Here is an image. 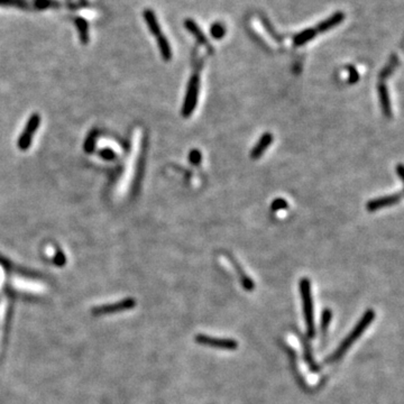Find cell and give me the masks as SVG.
<instances>
[{
	"instance_id": "277c9868",
	"label": "cell",
	"mask_w": 404,
	"mask_h": 404,
	"mask_svg": "<svg viewBox=\"0 0 404 404\" xmlns=\"http://www.w3.org/2000/svg\"><path fill=\"white\" fill-rule=\"evenodd\" d=\"M199 89H200V76L199 73H194L193 76L191 77L189 84H187L185 99L182 108V115L183 117H185V118L190 117L192 115V112L195 109L199 97Z\"/></svg>"
},
{
	"instance_id": "7402d4cb",
	"label": "cell",
	"mask_w": 404,
	"mask_h": 404,
	"mask_svg": "<svg viewBox=\"0 0 404 404\" xmlns=\"http://www.w3.org/2000/svg\"><path fill=\"white\" fill-rule=\"evenodd\" d=\"M289 207L288 202H286L284 199H276L273 201V204H272V210L273 211H279V210H283L286 209Z\"/></svg>"
},
{
	"instance_id": "5b68a950",
	"label": "cell",
	"mask_w": 404,
	"mask_h": 404,
	"mask_svg": "<svg viewBox=\"0 0 404 404\" xmlns=\"http://www.w3.org/2000/svg\"><path fill=\"white\" fill-rule=\"evenodd\" d=\"M195 341L199 345L214 347V348L219 349L234 350L238 347V342L235 339H230V338H216L207 335H198L195 336Z\"/></svg>"
},
{
	"instance_id": "8fae6325",
	"label": "cell",
	"mask_w": 404,
	"mask_h": 404,
	"mask_svg": "<svg viewBox=\"0 0 404 404\" xmlns=\"http://www.w3.org/2000/svg\"><path fill=\"white\" fill-rule=\"evenodd\" d=\"M184 26L187 31H189L192 35H194V37L198 40L199 43L204 44L205 46H209V41L205 36L204 32L201 31V28L196 25V23L192 20H186L184 22Z\"/></svg>"
},
{
	"instance_id": "ac0fdd59",
	"label": "cell",
	"mask_w": 404,
	"mask_h": 404,
	"mask_svg": "<svg viewBox=\"0 0 404 404\" xmlns=\"http://www.w3.org/2000/svg\"><path fill=\"white\" fill-rule=\"evenodd\" d=\"M210 33H211V35H213V37L214 39H222V37L226 34V30H225V27L222 25V24H219V23H216V24H214L213 26H211V28H210Z\"/></svg>"
},
{
	"instance_id": "d6986e66",
	"label": "cell",
	"mask_w": 404,
	"mask_h": 404,
	"mask_svg": "<svg viewBox=\"0 0 404 404\" xmlns=\"http://www.w3.org/2000/svg\"><path fill=\"white\" fill-rule=\"evenodd\" d=\"M332 313L329 309H325L322 311V318H321V329L322 331H326L327 328L329 326V323L331 321Z\"/></svg>"
},
{
	"instance_id": "4fadbf2b",
	"label": "cell",
	"mask_w": 404,
	"mask_h": 404,
	"mask_svg": "<svg viewBox=\"0 0 404 404\" xmlns=\"http://www.w3.org/2000/svg\"><path fill=\"white\" fill-rule=\"evenodd\" d=\"M229 260H230V263H232V264L235 266V269H236V272H237V274L239 275V279H241V282H242V284L244 285V288H245L247 291H253L254 290L253 281L250 278H248V276L245 274V272H244L241 269V266L238 265V263L236 262V260H235V258H233L232 256H229Z\"/></svg>"
},
{
	"instance_id": "52a82bcc",
	"label": "cell",
	"mask_w": 404,
	"mask_h": 404,
	"mask_svg": "<svg viewBox=\"0 0 404 404\" xmlns=\"http://www.w3.org/2000/svg\"><path fill=\"white\" fill-rule=\"evenodd\" d=\"M401 199H402V192H398V193L395 194L382 196V198L378 199H373L366 204V209H367V211H369V213H374V211H377L383 208H386V207L395 205L397 202H400Z\"/></svg>"
},
{
	"instance_id": "ffe728a7",
	"label": "cell",
	"mask_w": 404,
	"mask_h": 404,
	"mask_svg": "<svg viewBox=\"0 0 404 404\" xmlns=\"http://www.w3.org/2000/svg\"><path fill=\"white\" fill-rule=\"evenodd\" d=\"M55 5L56 3L54 0H35L34 2V6L35 8L39 9V11H43V9L55 6Z\"/></svg>"
},
{
	"instance_id": "30bf717a",
	"label": "cell",
	"mask_w": 404,
	"mask_h": 404,
	"mask_svg": "<svg viewBox=\"0 0 404 404\" xmlns=\"http://www.w3.org/2000/svg\"><path fill=\"white\" fill-rule=\"evenodd\" d=\"M378 95L380 99V106H382V110L384 116L387 118L392 116V109H391V101H389L387 88L384 83H380L378 86Z\"/></svg>"
},
{
	"instance_id": "6da1fadb",
	"label": "cell",
	"mask_w": 404,
	"mask_h": 404,
	"mask_svg": "<svg viewBox=\"0 0 404 404\" xmlns=\"http://www.w3.org/2000/svg\"><path fill=\"white\" fill-rule=\"evenodd\" d=\"M375 318V312L373 310H367L364 313L363 318L360 319V321H358V323L355 326V328L353 329V331H351L348 336H347L344 341L341 342L339 345V347L336 349V351L333 354H331L330 356L327 357L326 359V363L328 364H331V363H335V361L339 360L344 354L346 353L347 350H348L349 347L354 344L356 341V339H358V338L363 335V332L366 330V328H368L370 323L374 320Z\"/></svg>"
},
{
	"instance_id": "9a60e30c",
	"label": "cell",
	"mask_w": 404,
	"mask_h": 404,
	"mask_svg": "<svg viewBox=\"0 0 404 404\" xmlns=\"http://www.w3.org/2000/svg\"><path fill=\"white\" fill-rule=\"evenodd\" d=\"M397 65H398V58H397V55H396V54H393V55L391 56V60H389V63L387 64V67H385V68L382 70V72H380L379 79L382 80V81H383V80H385V79H387L389 76H391L392 72L394 71V69L397 68Z\"/></svg>"
},
{
	"instance_id": "7c38bea8",
	"label": "cell",
	"mask_w": 404,
	"mask_h": 404,
	"mask_svg": "<svg viewBox=\"0 0 404 404\" xmlns=\"http://www.w3.org/2000/svg\"><path fill=\"white\" fill-rule=\"evenodd\" d=\"M156 42H157V46H158L159 53H161L162 58L165 61H170L172 59V50H171L170 43H168V41L166 40V37L164 36L163 33L161 35H158L156 37Z\"/></svg>"
},
{
	"instance_id": "e0dca14e",
	"label": "cell",
	"mask_w": 404,
	"mask_h": 404,
	"mask_svg": "<svg viewBox=\"0 0 404 404\" xmlns=\"http://www.w3.org/2000/svg\"><path fill=\"white\" fill-rule=\"evenodd\" d=\"M0 6H15L22 9L28 8L27 0H0Z\"/></svg>"
},
{
	"instance_id": "9c48e42d",
	"label": "cell",
	"mask_w": 404,
	"mask_h": 404,
	"mask_svg": "<svg viewBox=\"0 0 404 404\" xmlns=\"http://www.w3.org/2000/svg\"><path fill=\"white\" fill-rule=\"evenodd\" d=\"M143 16H144L145 22H146V24L148 26L149 32H151L155 37L161 35L162 34L161 27H159V24L157 22V18H156V15H155V13L153 11H151V9H146V11L143 13Z\"/></svg>"
},
{
	"instance_id": "603a6c76",
	"label": "cell",
	"mask_w": 404,
	"mask_h": 404,
	"mask_svg": "<svg viewBox=\"0 0 404 404\" xmlns=\"http://www.w3.org/2000/svg\"><path fill=\"white\" fill-rule=\"evenodd\" d=\"M348 70H349V82L350 83H355L357 80L359 79V74H358V72L356 71V69L353 68V67L348 68Z\"/></svg>"
},
{
	"instance_id": "cb8c5ba5",
	"label": "cell",
	"mask_w": 404,
	"mask_h": 404,
	"mask_svg": "<svg viewBox=\"0 0 404 404\" xmlns=\"http://www.w3.org/2000/svg\"><path fill=\"white\" fill-rule=\"evenodd\" d=\"M397 174H398V176H400V178H402L403 177V166H402V164H400V165L397 166Z\"/></svg>"
},
{
	"instance_id": "ba28073f",
	"label": "cell",
	"mask_w": 404,
	"mask_h": 404,
	"mask_svg": "<svg viewBox=\"0 0 404 404\" xmlns=\"http://www.w3.org/2000/svg\"><path fill=\"white\" fill-rule=\"evenodd\" d=\"M272 142H273V135H272L271 133H265L260 138V140H258L257 144L255 145V147H254L251 151V157L253 159L260 158L262 155L264 154L266 149L270 147Z\"/></svg>"
},
{
	"instance_id": "44dd1931",
	"label": "cell",
	"mask_w": 404,
	"mask_h": 404,
	"mask_svg": "<svg viewBox=\"0 0 404 404\" xmlns=\"http://www.w3.org/2000/svg\"><path fill=\"white\" fill-rule=\"evenodd\" d=\"M189 159L193 165H199L202 159V155L199 149H192L191 153L189 154Z\"/></svg>"
},
{
	"instance_id": "d4e9b609",
	"label": "cell",
	"mask_w": 404,
	"mask_h": 404,
	"mask_svg": "<svg viewBox=\"0 0 404 404\" xmlns=\"http://www.w3.org/2000/svg\"><path fill=\"white\" fill-rule=\"evenodd\" d=\"M82 2H84V0H82Z\"/></svg>"
},
{
	"instance_id": "3957f363",
	"label": "cell",
	"mask_w": 404,
	"mask_h": 404,
	"mask_svg": "<svg viewBox=\"0 0 404 404\" xmlns=\"http://www.w3.org/2000/svg\"><path fill=\"white\" fill-rule=\"evenodd\" d=\"M300 293H301L303 313L305 323H307V335L309 338L316 336V326H314V313L313 302L311 297V284L307 278L300 281Z\"/></svg>"
},
{
	"instance_id": "7a4b0ae2",
	"label": "cell",
	"mask_w": 404,
	"mask_h": 404,
	"mask_svg": "<svg viewBox=\"0 0 404 404\" xmlns=\"http://www.w3.org/2000/svg\"><path fill=\"white\" fill-rule=\"evenodd\" d=\"M344 20H345L344 13H341V12L335 13L333 15L327 18L326 21L319 23L317 26L309 28V30H304L301 33H299V34L295 35L293 39L294 46H301V45L307 44L308 42L313 40L318 34L332 30L333 27H336L337 25H339L340 23L344 22Z\"/></svg>"
},
{
	"instance_id": "2e32d148",
	"label": "cell",
	"mask_w": 404,
	"mask_h": 404,
	"mask_svg": "<svg viewBox=\"0 0 404 404\" xmlns=\"http://www.w3.org/2000/svg\"><path fill=\"white\" fill-rule=\"evenodd\" d=\"M304 357H305V360H307L310 369H311L312 372H318L319 366L317 365L316 361H314L311 351H310L309 346H304Z\"/></svg>"
},
{
	"instance_id": "5bb4252c",
	"label": "cell",
	"mask_w": 404,
	"mask_h": 404,
	"mask_svg": "<svg viewBox=\"0 0 404 404\" xmlns=\"http://www.w3.org/2000/svg\"><path fill=\"white\" fill-rule=\"evenodd\" d=\"M76 26L79 33L80 41L82 42L83 44H87L89 42V25L88 22L82 17H77L76 18Z\"/></svg>"
},
{
	"instance_id": "8992f818",
	"label": "cell",
	"mask_w": 404,
	"mask_h": 404,
	"mask_svg": "<svg viewBox=\"0 0 404 404\" xmlns=\"http://www.w3.org/2000/svg\"><path fill=\"white\" fill-rule=\"evenodd\" d=\"M40 123H41V118L39 115H33L30 118V120H28L25 129H24V131H23L20 140H18V147H20L22 151H25V149H27L31 146L33 136H34L35 131L39 129Z\"/></svg>"
}]
</instances>
